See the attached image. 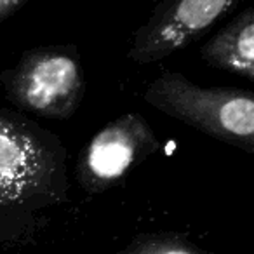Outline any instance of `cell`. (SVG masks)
<instances>
[{
    "mask_svg": "<svg viewBox=\"0 0 254 254\" xmlns=\"http://www.w3.org/2000/svg\"><path fill=\"white\" fill-rule=\"evenodd\" d=\"M66 152L56 136L0 113V207H49L66 198Z\"/></svg>",
    "mask_w": 254,
    "mask_h": 254,
    "instance_id": "6da1fadb",
    "label": "cell"
},
{
    "mask_svg": "<svg viewBox=\"0 0 254 254\" xmlns=\"http://www.w3.org/2000/svg\"><path fill=\"white\" fill-rule=\"evenodd\" d=\"M143 98L185 126L254 155V92L200 87L185 75L166 71L148 85Z\"/></svg>",
    "mask_w": 254,
    "mask_h": 254,
    "instance_id": "7a4b0ae2",
    "label": "cell"
},
{
    "mask_svg": "<svg viewBox=\"0 0 254 254\" xmlns=\"http://www.w3.org/2000/svg\"><path fill=\"white\" fill-rule=\"evenodd\" d=\"M4 84L16 106L58 120L70 119L85 92L84 70L73 46L28 51L5 75Z\"/></svg>",
    "mask_w": 254,
    "mask_h": 254,
    "instance_id": "3957f363",
    "label": "cell"
},
{
    "mask_svg": "<svg viewBox=\"0 0 254 254\" xmlns=\"http://www.w3.org/2000/svg\"><path fill=\"white\" fill-rule=\"evenodd\" d=\"M159 150L160 141L145 117L136 112L124 113L106 124L82 148L77 181L87 193H103Z\"/></svg>",
    "mask_w": 254,
    "mask_h": 254,
    "instance_id": "277c9868",
    "label": "cell"
},
{
    "mask_svg": "<svg viewBox=\"0 0 254 254\" xmlns=\"http://www.w3.org/2000/svg\"><path fill=\"white\" fill-rule=\"evenodd\" d=\"M240 0H159L132 35L127 58L148 64L185 49L226 16Z\"/></svg>",
    "mask_w": 254,
    "mask_h": 254,
    "instance_id": "5b68a950",
    "label": "cell"
},
{
    "mask_svg": "<svg viewBox=\"0 0 254 254\" xmlns=\"http://www.w3.org/2000/svg\"><path fill=\"white\" fill-rule=\"evenodd\" d=\"M204 63L254 80V5L244 9L200 47Z\"/></svg>",
    "mask_w": 254,
    "mask_h": 254,
    "instance_id": "8992f818",
    "label": "cell"
},
{
    "mask_svg": "<svg viewBox=\"0 0 254 254\" xmlns=\"http://www.w3.org/2000/svg\"><path fill=\"white\" fill-rule=\"evenodd\" d=\"M115 254H207L193 242L174 233H143Z\"/></svg>",
    "mask_w": 254,
    "mask_h": 254,
    "instance_id": "52a82bcc",
    "label": "cell"
},
{
    "mask_svg": "<svg viewBox=\"0 0 254 254\" xmlns=\"http://www.w3.org/2000/svg\"><path fill=\"white\" fill-rule=\"evenodd\" d=\"M28 0H0V21L7 19L23 7Z\"/></svg>",
    "mask_w": 254,
    "mask_h": 254,
    "instance_id": "ba28073f",
    "label": "cell"
}]
</instances>
